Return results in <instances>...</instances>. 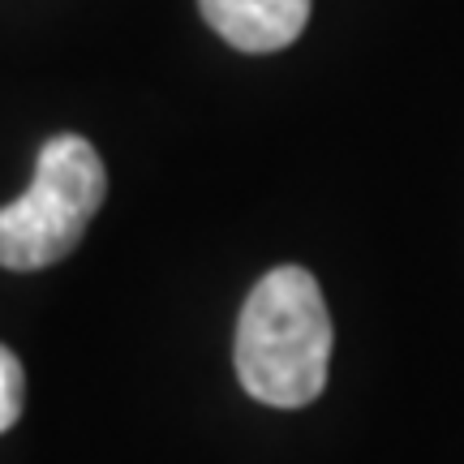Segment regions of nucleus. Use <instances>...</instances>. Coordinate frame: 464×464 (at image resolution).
Returning <instances> with one entry per match:
<instances>
[{
	"label": "nucleus",
	"mask_w": 464,
	"mask_h": 464,
	"mask_svg": "<svg viewBox=\"0 0 464 464\" xmlns=\"http://www.w3.org/2000/svg\"><path fill=\"white\" fill-rule=\"evenodd\" d=\"M198 9L237 52H280L310 22V0H198Z\"/></svg>",
	"instance_id": "obj_3"
},
{
	"label": "nucleus",
	"mask_w": 464,
	"mask_h": 464,
	"mask_svg": "<svg viewBox=\"0 0 464 464\" xmlns=\"http://www.w3.org/2000/svg\"><path fill=\"white\" fill-rule=\"evenodd\" d=\"M237 379L271 409L323 396L332 365V314L305 266H276L254 284L237 318Z\"/></svg>",
	"instance_id": "obj_1"
},
{
	"label": "nucleus",
	"mask_w": 464,
	"mask_h": 464,
	"mask_svg": "<svg viewBox=\"0 0 464 464\" xmlns=\"http://www.w3.org/2000/svg\"><path fill=\"white\" fill-rule=\"evenodd\" d=\"M108 198L100 150L78 133H56L34 160L31 189L0 207V266L39 271L69 258Z\"/></svg>",
	"instance_id": "obj_2"
},
{
	"label": "nucleus",
	"mask_w": 464,
	"mask_h": 464,
	"mask_svg": "<svg viewBox=\"0 0 464 464\" xmlns=\"http://www.w3.org/2000/svg\"><path fill=\"white\" fill-rule=\"evenodd\" d=\"M22 409H26V370L9 348L0 344V434L14 430Z\"/></svg>",
	"instance_id": "obj_4"
}]
</instances>
